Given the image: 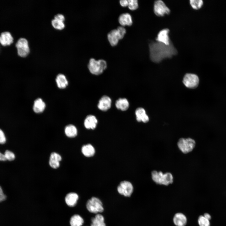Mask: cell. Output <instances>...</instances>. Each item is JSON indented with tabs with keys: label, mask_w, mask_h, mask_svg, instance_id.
I'll return each instance as SVG.
<instances>
[{
	"label": "cell",
	"mask_w": 226,
	"mask_h": 226,
	"mask_svg": "<svg viewBox=\"0 0 226 226\" xmlns=\"http://www.w3.org/2000/svg\"><path fill=\"white\" fill-rule=\"evenodd\" d=\"M149 48L150 58L155 63H158L164 59L170 58L178 53L172 43L167 46L152 41L149 43Z\"/></svg>",
	"instance_id": "6da1fadb"
},
{
	"label": "cell",
	"mask_w": 226,
	"mask_h": 226,
	"mask_svg": "<svg viewBox=\"0 0 226 226\" xmlns=\"http://www.w3.org/2000/svg\"><path fill=\"white\" fill-rule=\"evenodd\" d=\"M151 176L153 180L158 184L167 186L173 182V176L170 172L164 174L161 171L153 170L151 172Z\"/></svg>",
	"instance_id": "7a4b0ae2"
},
{
	"label": "cell",
	"mask_w": 226,
	"mask_h": 226,
	"mask_svg": "<svg viewBox=\"0 0 226 226\" xmlns=\"http://www.w3.org/2000/svg\"><path fill=\"white\" fill-rule=\"evenodd\" d=\"M107 64L105 61L103 59L96 60L91 58L88 64V68L91 73L98 75L102 73L107 68Z\"/></svg>",
	"instance_id": "3957f363"
},
{
	"label": "cell",
	"mask_w": 226,
	"mask_h": 226,
	"mask_svg": "<svg viewBox=\"0 0 226 226\" xmlns=\"http://www.w3.org/2000/svg\"><path fill=\"white\" fill-rule=\"evenodd\" d=\"M196 145V142L191 138H180L178 142L177 146L179 149L184 153L191 152Z\"/></svg>",
	"instance_id": "277c9868"
},
{
	"label": "cell",
	"mask_w": 226,
	"mask_h": 226,
	"mask_svg": "<svg viewBox=\"0 0 226 226\" xmlns=\"http://www.w3.org/2000/svg\"><path fill=\"white\" fill-rule=\"evenodd\" d=\"M86 208L89 212L94 213L102 212L104 208L101 201L98 198L93 197L89 199L86 203Z\"/></svg>",
	"instance_id": "5b68a950"
},
{
	"label": "cell",
	"mask_w": 226,
	"mask_h": 226,
	"mask_svg": "<svg viewBox=\"0 0 226 226\" xmlns=\"http://www.w3.org/2000/svg\"><path fill=\"white\" fill-rule=\"evenodd\" d=\"M153 11L155 14L159 17H162L170 13V10L162 0L155 1L153 6Z\"/></svg>",
	"instance_id": "8992f818"
},
{
	"label": "cell",
	"mask_w": 226,
	"mask_h": 226,
	"mask_svg": "<svg viewBox=\"0 0 226 226\" xmlns=\"http://www.w3.org/2000/svg\"><path fill=\"white\" fill-rule=\"evenodd\" d=\"M15 46L17 49L18 54L20 56L24 57L29 53L30 48L28 41L26 39L23 38L19 39Z\"/></svg>",
	"instance_id": "52a82bcc"
},
{
	"label": "cell",
	"mask_w": 226,
	"mask_h": 226,
	"mask_svg": "<svg viewBox=\"0 0 226 226\" xmlns=\"http://www.w3.org/2000/svg\"><path fill=\"white\" fill-rule=\"evenodd\" d=\"M133 186L130 182L124 181L121 182L118 186V193L126 197H130L133 191Z\"/></svg>",
	"instance_id": "ba28073f"
},
{
	"label": "cell",
	"mask_w": 226,
	"mask_h": 226,
	"mask_svg": "<svg viewBox=\"0 0 226 226\" xmlns=\"http://www.w3.org/2000/svg\"><path fill=\"white\" fill-rule=\"evenodd\" d=\"M199 79L198 77L196 74L192 73H187L185 75L183 83L187 87L194 89L198 85Z\"/></svg>",
	"instance_id": "9c48e42d"
},
{
	"label": "cell",
	"mask_w": 226,
	"mask_h": 226,
	"mask_svg": "<svg viewBox=\"0 0 226 226\" xmlns=\"http://www.w3.org/2000/svg\"><path fill=\"white\" fill-rule=\"evenodd\" d=\"M169 30L167 28L161 30L158 33L155 39L156 41L166 45H170L172 42L169 36Z\"/></svg>",
	"instance_id": "30bf717a"
},
{
	"label": "cell",
	"mask_w": 226,
	"mask_h": 226,
	"mask_svg": "<svg viewBox=\"0 0 226 226\" xmlns=\"http://www.w3.org/2000/svg\"><path fill=\"white\" fill-rule=\"evenodd\" d=\"M111 105L110 98L107 95H104L99 100L97 106L100 110L106 111L110 108Z\"/></svg>",
	"instance_id": "8fae6325"
},
{
	"label": "cell",
	"mask_w": 226,
	"mask_h": 226,
	"mask_svg": "<svg viewBox=\"0 0 226 226\" xmlns=\"http://www.w3.org/2000/svg\"><path fill=\"white\" fill-rule=\"evenodd\" d=\"M107 38L110 45L113 46H116L119 40L122 39L116 29L111 30L107 35Z\"/></svg>",
	"instance_id": "7c38bea8"
},
{
	"label": "cell",
	"mask_w": 226,
	"mask_h": 226,
	"mask_svg": "<svg viewBox=\"0 0 226 226\" xmlns=\"http://www.w3.org/2000/svg\"><path fill=\"white\" fill-rule=\"evenodd\" d=\"M97 123L98 120L96 117L94 115H90L85 118L84 125L86 129L93 130L96 127Z\"/></svg>",
	"instance_id": "4fadbf2b"
},
{
	"label": "cell",
	"mask_w": 226,
	"mask_h": 226,
	"mask_svg": "<svg viewBox=\"0 0 226 226\" xmlns=\"http://www.w3.org/2000/svg\"><path fill=\"white\" fill-rule=\"evenodd\" d=\"M119 24L122 26H131L133 23L131 15L128 13H125L121 14L118 19Z\"/></svg>",
	"instance_id": "5bb4252c"
},
{
	"label": "cell",
	"mask_w": 226,
	"mask_h": 226,
	"mask_svg": "<svg viewBox=\"0 0 226 226\" xmlns=\"http://www.w3.org/2000/svg\"><path fill=\"white\" fill-rule=\"evenodd\" d=\"M135 114L136 120L138 122L146 123L149 121V117L143 108L140 107L137 109Z\"/></svg>",
	"instance_id": "9a60e30c"
},
{
	"label": "cell",
	"mask_w": 226,
	"mask_h": 226,
	"mask_svg": "<svg viewBox=\"0 0 226 226\" xmlns=\"http://www.w3.org/2000/svg\"><path fill=\"white\" fill-rule=\"evenodd\" d=\"M46 107V105L45 102L41 98H38L35 100L33 109L35 113H40L44 111Z\"/></svg>",
	"instance_id": "2e32d148"
},
{
	"label": "cell",
	"mask_w": 226,
	"mask_h": 226,
	"mask_svg": "<svg viewBox=\"0 0 226 226\" xmlns=\"http://www.w3.org/2000/svg\"><path fill=\"white\" fill-rule=\"evenodd\" d=\"M173 221L176 226H185L187 222L185 215L181 213L175 214L173 218Z\"/></svg>",
	"instance_id": "e0dca14e"
},
{
	"label": "cell",
	"mask_w": 226,
	"mask_h": 226,
	"mask_svg": "<svg viewBox=\"0 0 226 226\" xmlns=\"http://www.w3.org/2000/svg\"><path fill=\"white\" fill-rule=\"evenodd\" d=\"M13 38L8 31L1 33L0 35V43L3 46L9 45L13 42Z\"/></svg>",
	"instance_id": "ac0fdd59"
},
{
	"label": "cell",
	"mask_w": 226,
	"mask_h": 226,
	"mask_svg": "<svg viewBox=\"0 0 226 226\" xmlns=\"http://www.w3.org/2000/svg\"><path fill=\"white\" fill-rule=\"evenodd\" d=\"M78 199V195L74 192L68 193L65 197V201L67 205L70 207H73L76 204Z\"/></svg>",
	"instance_id": "d6986e66"
},
{
	"label": "cell",
	"mask_w": 226,
	"mask_h": 226,
	"mask_svg": "<svg viewBox=\"0 0 226 226\" xmlns=\"http://www.w3.org/2000/svg\"><path fill=\"white\" fill-rule=\"evenodd\" d=\"M56 82L58 87L60 89L65 88L68 85V81L65 76L62 74L57 75Z\"/></svg>",
	"instance_id": "ffe728a7"
},
{
	"label": "cell",
	"mask_w": 226,
	"mask_h": 226,
	"mask_svg": "<svg viewBox=\"0 0 226 226\" xmlns=\"http://www.w3.org/2000/svg\"><path fill=\"white\" fill-rule=\"evenodd\" d=\"M115 105L117 109L124 111L128 109L129 104L128 100L126 98H120L116 100Z\"/></svg>",
	"instance_id": "44dd1931"
},
{
	"label": "cell",
	"mask_w": 226,
	"mask_h": 226,
	"mask_svg": "<svg viewBox=\"0 0 226 226\" xmlns=\"http://www.w3.org/2000/svg\"><path fill=\"white\" fill-rule=\"evenodd\" d=\"M91 220V226H106L104 217L100 214H97Z\"/></svg>",
	"instance_id": "7402d4cb"
},
{
	"label": "cell",
	"mask_w": 226,
	"mask_h": 226,
	"mask_svg": "<svg viewBox=\"0 0 226 226\" xmlns=\"http://www.w3.org/2000/svg\"><path fill=\"white\" fill-rule=\"evenodd\" d=\"M64 132L66 136L70 138L75 137L78 133L77 128L72 124L67 125L65 128Z\"/></svg>",
	"instance_id": "603a6c76"
},
{
	"label": "cell",
	"mask_w": 226,
	"mask_h": 226,
	"mask_svg": "<svg viewBox=\"0 0 226 226\" xmlns=\"http://www.w3.org/2000/svg\"><path fill=\"white\" fill-rule=\"evenodd\" d=\"M81 151L83 155L87 157L92 156L95 152L94 147L90 144H87L83 146Z\"/></svg>",
	"instance_id": "cb8c5ba5"
},
{
	"label": "cell",
	"mask_w": 226,
	"mask_h": 226,
	"mask_svg": "<svg viewBox=\"0 0 226 226\" xmlns=\"http://www.w3.org/2000/svg\"><path fill=\"white\" fill-rule=\"evenodd\" d=\"M84 220L83 218L78 214H75L71 218L70 223L71 226H81Z\"/></svg>",
	"instance_id": "d4e9b609"
},
{
	"label": "cell",
	"mask_w": 226,
	"mask_h": 226,
	"mask_svg": "<svg viewBox=\"0 0 226 226\" xmlns=\"http://www.w3.org/2000/svg\"><path fill=\"white\" fill-rule=\"evenodd\" d=\"M190 3L193 9L198 10L202 7L203 3L202 0H190Z\"/></svg>",
	"instance_id": "484cf974"
},
{
	"label": "cell",
	"mask_w": 226,
	"mask_h": 226,
	"mask_svg": "<svg viewBox=\"0 0 226 226\" xmlns=\"http://www.w3.org/2000/svg\"><path fill=\"white\" fill-rule=\"evenodd\" d=\"M51 24L55 28L58 30H62L65 27V24L63 22L55 19L52 20Z\"/></svg>",
	"instance_id": "4316f807"
},
{
	"label": "cell",
	"mask_w": 226,
	"mask_h": 226,
	"mask_svg": "<svg viewBox=\"0 0 226 226\" xmlns=\"http://www.w3.org/2000/svg\"><path fill=\"white\" fill-rule=\"evenodd\" d=\"M199 226H210V220L205 218L203 215L200 216L198 219Z\"/></svg>",
	"instance_id": "83f0119b"
},
{
	"label": "cell",
	"mask_w": 226,
	"mask_h": 226,
	"mask_svg": "<svg viewBox=\"0 0 226 226\" xmlns=\"http://www.w3.org/2000/svg\"><path fill=\"white\" fill-rule=\"evenodd\" d=\"M6 160L9 161H13L15 158V155L14 153L10 150H6L4 154Z\"/></svg>",
	"instance_id": "f1b7e54d"
},
{
	"label": "cell",
	"mask_w": 226,
	"mask_h": 226,
	"mask_svg": "<svg viewBox=\"0 0 226 226\" xmlns=\"http://www.w3.org/2000/svg\"><path fill=\"white\" fill-rule=\"evenodd\" d=\"M128 8L131 10H134L137 9L138 7V1L137 0H128Z\"/></svg>",
	"instance_id": "f546056e"
},
{
	"label": "cell",
	"mask_w": 226,
	"mask_h": 226,
	"mask_svg": "<svg viewBox=\"0 0 226 226\" xmlns=\"http://www.w3.org/2000/svg\"><path fill=\"white\" fill-rule=\"evenodd\" d=\"M62 157L58 153L56 152H53L50 155L49 159L60 162L62 160Z\"/></svg>",
	"instance_id": "4dcf8cb0"
},
{
	"label": "cell",
	"mask_w": 226,
	"mask_h": 226,
	"mask_svg": "<svg viewBox=\"0 0 226 226\" xmlns=\"http://www.w3.org/2000/svg\"><path fill=\"white\" fill-rule=\"evenodd\" d=\"M49 163L50 166L55 169L58 168L60 165L59 162L51 159H49Z\"/></svg>",
	"instance_id": "1f68e13d"
},
{
	"label": "cell",
	"mask_w": 226,
	"mask_h": 226,
	"mask_svg": "<svg viewBox=\"0 0 226 226\" xmlns=\"http://www.w3.org/2000/svg\"><path fill=\"white\" fill-rule=\"evenodd\" d=\"M6 138L3 131L0 128V144H3L6 143Z\"/></svg>",
	"instance_id": "d6a6232c"
},
{
	"label": "cell",
	"mask_w": 226,
	"mask_h": 226,
	"mask_svg": "<svg viewBox=\"0 0 226 226\" xmlns=\"http://www.w3.org/2000/svg\"><path fill=\"white\" fill-rule=\"evenodd\" d=\"M121 39H123L126 33V30L123 26H119L116 29Z\"/></svg>",
	"instance_id": "836d02e7"
},
{
	"label": "cell",
	"mask_w": 226,
	"mask_h": 226,
	"mask_svg": "<svg viewBox=\"0 0 226 226\" xmlns=\"http://www.w3.org/2000/svg\"><path fill=\"white\" fill-rule=\"evenodd\" d=\"M6 198V196L3 193V189L0 186V202L5 201Z\"/></svg>",
	"instance_id": "e575fe53"
},
{
	"label": "cell",
	"mask_w": 226,
	"mask_h": 226,
	"mask_svg": "<svg viewBox=\"0 0 226 226\" xmlns=\"http://www.w3.org/2000/svg\"><path fill=\"white\" fill-rule=\"evenodd\" d=\"M54 19L63 22L65 20V17L63 15L61 14H58L55 16Z\"/></svg>",
	"instance_id": "d590c367"
},
{
	"label": "cell",
	"mask_w": 226,
	"mask_h": 226,
	"mask_svg": "<svg viewBox=\"0 0 226 226\" xmlns=\"http://www.w3.org/2000/svg\"><path fill=\"white\" fill-rule=\"evenodd\" d=\"M120 5L123 7L128 6V0H121L120 1Z\"/></svg>",
	"instance_id": "8d00e7d4"
},
{
	"label": "cell",
	"mask_w": 226,
	"mask_h": 226,
	"mask_svg": "<svg viewBox=\"0 0 226 226\" xmlns=\"http://www.w3.org/2000/svg\"><path fill=\"white\" fill-rule=\"evenodd\" d=\"M6 160L4 154L0 152V161H5Z\"/></svg>",
	"instance_id": "74e56055"
},
{
	"label": "cell",
	"mask_w": 226,
	"mask_h": 226,
	"mask_svg": "<svg viewBox=\"0 0 226 226\" xmlns=\"http://www.w3.org/2000/svg\"><path fill=\"white\" fill-rule=\"evenodd\" d=\"M204 216L207 218V219H208L209 220H210L211 218V216L210 215V214H209L208 213H205L204 215Z\"/></svg>",
	"instance_id": "f35d334b"
}]
</instances>
